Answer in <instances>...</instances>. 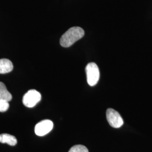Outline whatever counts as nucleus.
Wrapping results in <instances>:
<instances>
[{
    "label": "nucleus",
    "instance_id": "1",
    "mask_svg": "<svg viewBox=\"0 0 152 152\" xmlns=\"http://www.w3.org/2000/svg\"><path fill=\"white\" fill-rule=\"evenodd\" d=\"M84 35L85 32L81 28L79 27L71 28L61 37L60 45L64 48H69L76 41L81 39Z\"/></svg>",
    "mask_w": 152,
    "mask_h": 152
},
{
    "label": "nucleus",
    "instance_id": "2",
    "mask_svg": "<svg viewBox=\"0 0 152 152\" xmlns=\"http://www.w3.org/2000/svg\"><path fill=\"white\" fill-rule=\"evenodd\" d=\"M86 73L88 84L94 86L97 84L100 78V71L95 63H90L86 66Z\"/></svg>",
    "mask_w": 152,
    "mask_h": 152
},
{
    "label": "nucleus",
    "instance_id": "3",
    "mask_svg": "<svg viewBox=\"0 0 152 152\" xmlns=\"http://www.w3.org/2000/svg\"><path fill=\"white\" fill-rule=\"evenodd\" d=\"M41 100V95L36 90H30L24 95L23 103L28 108L34 107Z\"/></svg>",
    "mask_w": 152,
    "mask_h": 152
},
{
    "label": "nucleus",
    "instance_id": "4",
    "mask_svg": "<svg viewBox=\"0 0 152 152\" xmlns=\"http://www.w3.org/2000/svg\"><path fill=\"white\" fill-rule=\"evenodd\" d=\"M106 115L109 124L113 128H120L124 124V120L120 113L113 109H108Z\"/></svg>",
    "mask_w": 152,
    "mask_h": 152
},
{
    "label": "nucleus",
    "instance_id": "5",
    "mask_svg": "<svg viewBox=\"0 0 152 152\" xmlns=\"http://www.w3.org/2000/svg\"><path fill=\"white\" fill-rule=\"evenodd\" d=\"M54 124L51 120H43L36 125L34 132L37 135L43 136L52 130Z\"/></svg>",
    "mask_w": 152,
    "mask_h": 152
},
{
    "label": "nucleus",
    "instance_id": "6",
    "mask_svg": "<svg viewBox=\"0 0 152 152\" xmlns=\"http://www.w3.org/2000/svg\"><path fill=\"white\" fill-rule=\"evenodd\" d=\"M13 64L11 61L7 59H0V74L9 73L13 69Z\"/></svg>",
    "mask_w": 152,
    "mask_h": 152
},
{
    "label": "nucleus",
    "instance_id": "7",
    "mask_svg": "<svg viewBox=\"0 0 152 152\" xmlns=\"http://www.w3.org/2000/svg\"><path fill=\"white\" fill-rule=\"evenodd\" d=\"M0 142L6 143L11 146H14L17 144V139L13 135L8 134H2L0 135Z\"/></svg>",
    "mask_w": 152,
    "mask_h": 152
},
{
    "label": "nucleus",
    "instance_id": "8",
    "mask_svg": "<svg viewBox=\"0 0 152 152\" xmlns=\"http://www.w3.org/2000/svg\"><path fill=\"white\" fill-rule=\"evenodd\" d=\"M12 95L6 88L5 84L0 82V100H5L7 102L11 101Z\"/></svg>",
    "mask_w": 152,
    "mask_h": 152
},
{
    "label": "nucleus",
    "instance_id": "9",
    "mask_svg": "<svg viewBox=\"0 0 152 152\" xmlns=\"http://www.w3.org/2000/svg\"><path fill=\"white\" fill-rule=\"evenodd\" d=\"M68 152H88V150L83 145H76L72 147Z\"/></svg>",
    "mask_w": 152,
    "mask_h": 152
},
{
    "label": "nucleus",
    "instance_id": "10",
    "mask_svg": "<svg viewBox=\"0 0 152 152\" xmlns=\"http://www.w3.org/2000/svg\"><path fill=\"white\" fill-rule=\"evenodd\" d=\"M9 108V102L5 100H0V112H4Z\"/></svg>",
    "mask_w": 152,
    "mask_h": 152
}]
</instances>
